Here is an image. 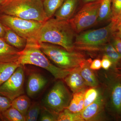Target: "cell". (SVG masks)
Returning <instances> with one entry per match:
<instances>
[{
  "label": "cell",
  "instance_id": "6da1fadb",
  "mask_svg": "<svg viewBox=\"0 0 121 121\" xmlns=\"http://www.w3.org/2000/svg\"><path fill=\"white\" fill-rule=\"evenodd\" d=\"M75 32L69 21L50 18L43 23L36 39L37 43H47L73 51Z\"/></svg>",
  "mask_w": 121,
  "mask_h": 121
},
{
  "label": "cell",
  "instance_id": "7a4b0ae2",
  "mask_svg": "<svg viewBox=\"0 0 121 121\" xmlns=\"http://www.w3.org/2000/svg\"><path fill=\"white\" fill-rule=\"evenodd\" d=\"M0 13L42 23L48 19L41 0H7L0 6Z\"/></svg>",
  "mask_w": 121,
  "mask_h": 121
},
{
  "label": "cell",
  "instance_id": "3957f363",
  "mask_svg": "<svg viewBox=\"0 0 121 121\" xmlns=\"http://www.w3.org/2000/svg\"><path fill=\"white\" fill-rule=\"evenodd\" d=\"M17 62L23 66L29 64L42 68L56 79H64L71 70L63 69L52 63L36 42H27L25 48L20 51Z\"/></svg>",
  "mask_w": 121,
  "mask_h": 121
},
{
  "label": "cell",
  "instance_id": "277c9868",
  "mask_svg": "<svg viewBox=\"0 0 121 121\" xmlns=\"http://www.w3.org/2000/svg\"><path fill=\"white\" fill-rule=\"evenodd\" d=\"M39 45L47 57L60 68L72 70L80 67L86 61L83 55L79 52L69 51L60 46L47 43Z\"/></svg>",
  "mask_w": 121,
  "mask_h": 121
},
{
  "label": "cell",
  "instance_id": "5b68a950",
  "mask_svg": "<svg viewBox=\"0 0 121 121\" xmlns=\"http://www.w3.org/2000/svg\"><path fill=\"white\" fill-rule=\"evenodd\" d=\"M0 21L5 27L27 39V42L36 43L37 35L44 23L4 14L0 15Z\"/></svg>",
  "mask_w": 121,
  "mask_h": 121
},
{
  "label": "cell",
  "instance_id": "8992f818",
  "mask_svg": "<svg viewBox=\"0 0 121 121\" xmlns=\"http://www.w3.org/2000/svg\"><path fill=\"white\" fill-rule=\"evenodd\" d=\"M113 32V23L112 22L101 28L82 32L76 36L75 46L86 50L97 49L107 43Z\"/></svg>",
  "mask_w": 121,
  "mask_h": 121
},
{
  "label": "cell",
  "instance_id": "52a82bcc",
  "mask_svg": "<svg viewBox=\"0 0 121 121\" xmlns=\"http://www.w3.org/2000/svg\"><path fill=\"white\" fill-rule=\"evenodd\" d=\"M72 96L61 80L56 82L43 99V107L58 114L69 105Z\"/></svg>",
  "mask_w": 121,
  "mask_h": 121
},
{
  "label": "cell",
  "instance_id": "ba28073f",
  "mask_svg": "<svg viewBox=\"0 0 121 121\" xmlns=\"http://www.w3.org/2000/svg\"><path fill=\"white\" fill-rule=\"evenodd\" d=\"M102 0L87 3L69 20L75 33H80L98 22L99 11Z\"/></svg>",
  "mask_w": 121,
  "mask_h": 121
},
{
  "label": "cell",
  "instance_id": "9c48e42d",
  "mask_svg": "<svg viewBox=\"0 0 121 121\" xmlns=\"http://www.w3.org/2000/svg\"><path fill=\"white\" fill-rule=\"evenodd\" d=\"M25 74L23 66L20 65L8 79L0 86V95L12 101L23 95Z\"/></svg>",
  "mask_w": 121,
  "mask_h": 121
},
{
  "label": "cell",
  "instance_id": "30bf717a",
  "mask_svg": "<svg viewBox=\"0 0 121 121\" xmlns=\"http://www.w3.org/2000/svg\"><path fill=\"white\" fill-rule=\"evenodd\" d=\"M64 79L73 94L85 91L88 86L80 73V67L71 70Z\"/></svg>",
  "mask_w": 121,
  "mask_h": 121
},
{
  "label": "cell",
  "instance_id": "8fae6325",
  "mask_svg": "<svg viewBox=\"0 0 121 121\" xmlns=\"http://www.w3.org/2000/svg\"><path fill=\"white\" fill-rule=\"evenodd\" d=\"M48 80L40 73H32L29 75L26 87L27 94L29 97H35L45 86Z\"/></svg>",
  "mask_w": 121,
  "mask_h": 121
},
{
  "label": "cell",
  "instance_id": "7c38bea8",
  "mask_svg": "<svg viewBox=\"0 0 121 121\" xmlns=\"http://www.w3.org/2000/svg\"><path fill=\"white\" fill-rule=\"evenodd\" d=\"M20 51L8 44L4 39L0 38V62H17L20 56Z\"/></svg>",
  "mask_w": 121,
  "mask_h": 121
},
{
  "label": "cell",
  "instance_id": "4fadbf2b",
  "mask_svg": "<svg viewBox=\"0 0 121 121\" xmlns=\"http://www.w3.org/2000/svg\"><path fill=\"white\" fill-rule=\"evenodd\" d=\"M104 99L99 94L97 99L92 104L84 108L81 114L84 121H92L95 119L102 110Z\"/></svg>",
  "mask_w": 121,
  "mask_h": 121
},
{
  "label": "cell",
  "instance_id": "5bb4252c",
  "mask_svg": "<svg viewBox=\"0 0 121 121\" xmlns=\"http://www.w3.org/2000/svg\"><path fill=\"white\" fill-rule=\"evenodd\" d=\"M78 0H64L54 16L61 20L69 21L73 17L77 7Z\"/></svg>",
  "mask_w": 121,
  "mask_h": 121
},
{
  "label": "cell",
  "instance_id": "9a60e30c",
  "mask_svg": "<svg viewBox=\"0 0 121 121\" xmlns=\"http://www.w3.org/2000/svg\"><path fill=\"white\" fill-rule=\"evenodd\" d=\"M3 39L9 45L19 51L23 50L27 45V39L21 37L13 30L7 27Z\"/></svg>",
  "mask_w": 121,
  "mask_h": 121
},
{
  "label": "cell",
  "instance_id": "2e32d148",
  "mask_svg": "<svg viewBox=\"0 0 121 121\" xmlns=\"http://www.w3.org/2000/svg\"><path fill=\"white\" fill-rule=\"evenodd\" d=\"M90 60H86L80 67V73L88 86L96 87L98 86V82L92 69L90 68Z\"/></svg>",
  "mask_w": 121,
  "mask_h": 121
},
{
  "label": "cell",
  "instance_id": "e0dca14e",
  "mask_svg": "<svg viewBox=\"0 0 121 121\" xmlns=\"http://www.w3.org/2000/svg\"><path fill=\"white\" fill-rule=\"evenodd\" d=\"M20 64L18 62H0V86L5 82L14 73Z\"/></svg>",
  "mask_w": 121,
  "mask_h": 121
},
{
  "label": "cell",
  "instance_id": "ac0fdd59",
  "mask_svg": "<svg viewBox=\"0 0 121 121\" xmlns=\"http://www.w3.org/2000/svg\"><path fill=\"white\" fill-rule=\"evenodd\" d=\"M85 91L74 93L69 105L66 108L72 112L81 113L84 108Z\"/></svg>",
  "mask_w": 121,
  "mask_h": 121
},
{
  "label": "cell",
  "instance_id": "d6986e66",
  "mask_svg": "<svg viewBox=\"0 0 121 121\" xmlns=\"http://www.w3.org/2000/svg\"><path fill=\"white\" fill-rule=\"evenodd\" d=\"M111 102L112 107L118 113H121V83L119 82L113 85L111 93Z\"/></svg>",
  "mask_w": 121,
  "mask_h": 121
},
{
  "label": "cell",
  "instance_id": "ffe728a7",
  "mask_svg": "<svg viewBox=\"0 0 121 121\" xmlns=\"http://www.w3.org/2000/svg\"><path fill=\"white\" fill-rule=\"evenodd\" d=\"M31 104L28 96L22 95L12 101L11 106L19 111L25 117Z\"/></svg>",
  "mask_w": 121,
  "mask_h": 121
},
{
  "label": "cell",
  "instance_id": "44dd1931",
  "mask_svg": "<svg viewBox=\"0 0 121 121\" xmlns=\"http://www.w3.org/2000/svg\"><path fill=\"white\" fill-rule=\"evenodd\" d=\"M64 0H43L44 9L48 19L52 18L61 6Z\"/></svg>",
  "mask_w": 121,
  "mask_h": 121
},
{
  "label": "cell",
  "instance_id": "7402d4cb",
  "mask_svg": "<svg viewBox=\"0 0 121 121\" xmlns=\"http://www.w3.org/2000/svg\"><path fill=\"white\" fill-rule=\"evenodd\" d=\"M0 118L4 121H26L25 117L12 106L0 114Z\"/></svg>",
  "mask_w": 121,
  "mask_h": 121
},
{
  "label": "cell",
  "instance_id": "603a6c76",
  "mask_svg": "<svg viewBox=\"0 0 121 121\" xmlns=\"http://www.w3.org/2000/svg\"><path fill=\"white\" fill-rule=\"evenodd\" d=\"M111 0H102L99 11L98 22L105 21L111 18Z\"/></svg>",
  "mask_w": 121,
  "mask_h": 121
},
{
  "label": "cell",
  "instance_id": "cb8c5ba5",
  "mask_svg": "<svg viewBox=\"0 0 121 121\" xmlns=\"http://www.w3.org/2000/svg\"><path fill=\"white\" fill-rule=\"evenodd\" d=\"M58 121H83L81 113H74L67 108L64 109L58 114Z\"/></svg>",
  "mask_w": 121,
  "mask_h": 121
},
{
  "label": "cell",
  "instance_id": "d4e9b609",
  "mask_svg": "<svg viewBox=\"0 0 121 121\" xmlns=\"http://www.w3.org/2000/svg\"><path fill=\"white\" fill-rule=\"evenodd\" d=\"M41 110L40 104L35 102L31 104L25 116L26 121H37Z\"/></svg>",
  "mask_w": 121,
  "mask_h": 121
},
{
  "label": "cell",
  "instance_id": "484cf974",
  "mask_svg": "<svg viewBox=\"0 0 121 121\" xmlns=\"http://www.w3.org/2000/svg\"><path fill=\"white\" fill-rule=\"evenodd\" d=\"M100 93L95 87H91L86 89L84 95V108L92 104L97 99Z\"/></svg>",
  "mask_w": 121,
  "mask_h": 121
},
{
  "label": "cell",
  "instance_id": "4316f807",
  "mask_svg": "<svg viewBox=\"0 0 121 121\" xmlns=\"http://www.w3.org/2000/svg\"><path fill=\"white\" fill-rule=\"evenodd\" d=\"M104 51L105 55L110 60L112 63H117L121 58L119 54L111 44L108 43L105 45Z\"/></svg>",
  "mask_w": 121,
  "mask_h": 121
},
{
  "label": "cell",
  "instance_id": "83f0119b",
  "mask_svg": "<svg viewBox=\"0 0 121 121\" xmlns=\"http://www.w3.org/2000/svg\"><path fill=\"white\" fill-rule=\"evenodd\" d=\"M111 22L114 24L121 16V0H111Z\"/></svg>",
  "mask_w": 121,
  "mask_h": 121
},
{
  "label": "cell",
  "instance_id": "f1b7e54d",
  "mask_svg": "<svg viewBox=\"0 0 121 121\" xmlns=\"http://www.w3.org/2000/svg\"><path fill=\"white\" fill-rule=\"evenodd\" d=\"M58 114L51 112L43 107L42 110L40 121H57Z\"/></svg>",
  "mask_w": 121,
  "mask_h": 121
},
{
  "label": "cell",
  "instance_id": "f546056e",
  "mask_svg": "<svg viewBox=\"0 0 121 121\" xmlns=\"http://www.w3.org/2000/svg\"><path fill=\"white\" fill-rule=\"evenodd\" d=\"M12 102L8 98L0 95V114L11 107Z\"/></svg>",
  "mask_w": 121,
  "mask_h": 121
},
{
  "label": "cell",
  "instance_id": "4dcf8cb0",
  "mask_svg": "<svg viewBox=\"0 0 121 121\" xmlns=\"http://www.w3.org/2000/svg\"><path fill=\"white\" fill-rule=\"evenodd\" d=\"M114 36L112 44L121 58V39L117 35Z\"/></svg>",
  "mask_w": 121,
  "mask_h": 121
},
{
  "label": "cell",
  "instance_id": "1f68e13d",
  "mask_svg": "<svg viewBox=\"0 0 121 121\" xmlns=\"http://www.w3.org/2000/svg\"><path fill=\"white\" fill-rule=\"evenodd\" d=\"M112 64L110 60L106 56L104 55L101 60L102 67L105 70H108Z\"/></svg>",
  "mask_w": 121,
  "mask_h": 121
},
{
  "label": "cell",
  "instance_id": "d6a6232c",
  "mask_svg": "<svg viewBox=\"0 0 121 121\" xmlns=\"http://www.w3.org/2000/svg\"><path fill=\"white\" fill-rule=\"evenodd\" d=\"M101 67V60L99 59H95L90 65V68L93 70H99Z\"/></svg>",
  "mask_w": 121,
  "mask_h": 121
},
{
  "label": "cell",
  "instance_id": "836d02e7",
  "mask_svg": "<svg viewBox=\"0 0 121 121\" xmlns=\"http://www.w3.org/2000/svg\"><path fill=\"white\" fill-rule=\"evenodd\" d=\"M6 27L0 21V38L4 39L6 31Z\"/></svg>",
  "mask_w": 121,
  "mask_h": 121
},
{
  "label": "cell",
  "instance_id": "e575fe53",
  "mask_svg": "<svg viewBox=\"0 0 121 121\" xmlns=\"http://www.w3.org/2000/svg\"><path fill=\"white\" fill-rule=\"evenodd\" d=\"M121 28V16L117 22L113 23V30L114 31L117 29Z\"/></svg>",
  "mask_w": 121,
  "mask_h": 121
},
{
  "label": "cell",
  "instance_id": "d590c367",
  "mask_svg": "<svg viewBox=\"0 0 121 121\" xmlns=\"http://www.w3.org/2000/svg\"><path fill=\"white\" fill-rule=\"evenodd\" d=\"M117 32L116 33V35L120 38L121 39V28L117 29Z\"/></svg>",
  "mask_w": 121,
  "mask_h": 121
},
{
  "label": "cell",
  "instance_id": "8d00e7d4",
  "mask_svg": "<svg viewBox=\"0 0 121 121\" xmlns=\"http://www.w3.org/2000/svg\"><path fill=\"white\" fill-rule=\"evenodd\" d=\"M84 2L86 3H89V2H94V1H97L99 0H83Z\"/></svg>",
  "mask_w": 121,
  "mask_h": 121
},
{
  "label": "cell",
  "instance_id": "74e56055",
  "mask_svg": "<svg viewBox=\"0 0 121 121\" xmlns=\"http://www.w3.org/2000/svg\"><path fill=\"white\" fill-rule=\"evenodd\" d=\"M7 0H0V7L1 5Z\"/></svg>",
  "mask_w": 121,
  "mask_h": 121
},
{
  "label": "cell",
  "instance_id": "f35d334b",
  "mask_svg": "<svg viewBox=\"0 0 121 121\" xmlns=\"http://www.w3.org/2000/svg\"><path fill=\"white\" fill-rule=\"evenodd\" d=\"M41 0L43 1V0Z\"/></svg>",
  "mask_w": 121,
  "mask_h": 121
}]
</instances>
